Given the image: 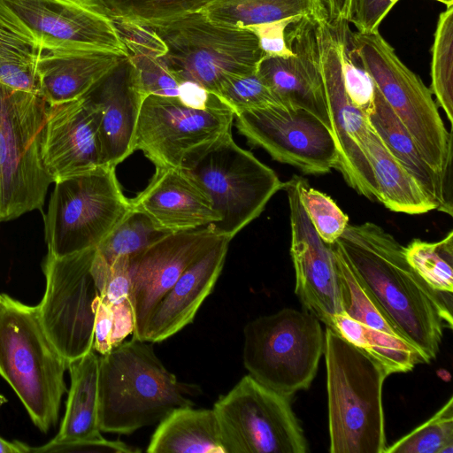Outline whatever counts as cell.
Listing matches in <instances>:
<instances>
[{"label": "cell", "instance_id": "f35d334b", "mask_svg": "<svg viewBox=\"0 0 453 453\" xmlns=\"http://www.w3.org/2000/svg\"><path fill=\"white\" fill-rule=\"evenodd\" d=\"M301 199L319 237L326 244L335 242L349 225L348 216L330 196L311 188L304 178L301 183Z\"/></svg>", "mask_w": 453, "mask_h": 453}, {"label": "cell", "instance_id": "5b68a950", "mask_svg": "<svg viewBox=\"0 0 453 453\" xmlns=\"http://www.w3.org/2000/svg\"><path fill=\"white\" fill-rule=\"evenodd\" d=\"M142 26L159 38L160 58L180 82L216 96L232 79L256 72L265 57L250 29L216 24L202 12Z\"/></svg>", "mask_w": 453, "mask_h": 453}, {"label": "cell", "instance_id": "9c48e42d", "mask_svg": "<svg viewBox=\"0 0 453 453\" xmlns=\"http://www.w3.org/2000/svg\"><path fill=\"white\" fill-rule=\"evenodd\" d=\"M349 35L365 68L425 160L437 173L451 178L452 134L444 126L431 90L379 31L349 29Z\"/></svg>", "mask_w": 453, "mask_h": 453}, {"label": "cell", "instance_id": "52a82bcc", "mask_svg": "<svg viewBox=\"0 0 453 453\" xmlns=\"http://www.w3.org/2000/svg\"><path fill=\"white\" fill-rule=\"evenodd\" d=\"M49 104L0 83V221L42 211L52 179L42 143Z\"/></svg>", "mask_w": 453, "mask_h": 453}, {"label": "cell", "instance_id": "c3c4849f", "mask_svg": "<svg viewBox=\"0 0 453 453\" xmlns=\"http://www.w3.org/2000/svg\"><path fill=\"white\" fill-rule=\"evenodd\" d=\"M31 453V447L27 444L12 441H9L0 437V453Z\"/></svg>", "mask_w": 453, "mask_h": 453}, {"label": "cell", "instance_id": "d6986e66", "mask_svg": "<svg viewBox=\"0 0 453 453\" xmlns=\"http://www.w3.org/2000/svg\"><path fill=\"white\" fill-rule=\"evenodd\" d=\"M317 22L301 18L291 23L287 39L293 54L287 58L264 57L257 72L282 104L307 110L330 128L315 32Z\"/></svg>", "mask_w": 453, "mask_h": 453}, {"label": "cell", "instance_id": "681fc988", "mask_svg": "<svg viewBox=\"0 0 453 453\" xmlns=\"http://www.w3.org/2000/svg\"><path fill=\"white\" fill-rule=\"evenodd\" d=\"M435 1L442 3L443 4L446 5V7L453 5V0H435Z\"/></svg>", "mask_w": 453, "mask_h": 453}, {"label": "cell", "instance_id": "7bdbcfd3", "mask_svg": "<svg viewBox=\"0 0 453 453\" xmlns=\"http://www.w3.org/2000/svg\"><path fill=\"white\" fill-rule=\"evenodd\" d=\"M399 0H351L349 23L357 32L372 33Z\"/></svg>", "mask_w": 453, "mask_h": 453}, {"label": "cell", "instance_id": "8fae6325", "mask_svg": "<svg viewBox=\"0 0 453 453\" xmlns=\"http://www.w3.org/2000/svg\"><path fill=\"white\" fill-rule=\"evenodd\" d=\"M224 453H306L290 398L243 376L212 408Z\"/></svg>", "mask_w": 453, "mask_h": 453}, {"label": "cell", "instance_id": "ab89813d", "mask_svg": "<svg viewBox=\"0 0 453 453\" xmlns=\"http://www.w3.org/2000/svg\"><path fill=\"white\" fill-rule=\"evenodd\" d=\"M217 96L234 114L249 109L281 104L257 71L232 79Z\"/></svg>", "mask_w": 453, "mask_h": 453}, {"label": "cell", "instance_id": "277c9868", "mask_svg": "<svg viewBox=\"0 0 453 453\" xmlns=\"http://www.w3.org/2000/svg\"><path fill=\"white\" fill-rule=\"evenodd\" d=\"M67 365L47 335L37 305L0 294V376L43 433L58 421Z\"/></svg>", "mask_w": 453, "mask_h": 453}, {"label": "cell", "instance_id": "1f68e13d", "mask_svg": "<svg viewBox=\"0 0 453 453\" xmlns=\"http://www.w3.org/2000/svg\"><path fill=\"white\" fill-rule=\"evenodd\" d=\"M329 328L379 362L388 375L406 372L418 364L426 363L422 353L407 340L371 328L343 311L334 316Z\"/></svg>", "mask_w": 453, "mask_h": 453}, {"label": "cell", "instance_id": "f1b7e54d", "mask_svg": "<svg viewBox=\"0 0 453 453\" xmlns=\"http://www.w3.org/2000/svg\"><path fill=\"white\" fill-rule=\"evenodd\" d=\"M366 152L379 190V201L392 211L422 214L436 210L416 180L391 155L370 125Z\"/></svg>", "mask_w": 453, "mask_h": 453}, {"label": "cell", "instance_id": "30bf717a", "mask_svg": "<svg viewBox=\"0 0 453 453\" xmlns=\"http://www.w3.org/2000/svg\"><path fill=\"white\" fill-rule=\"evenodd\" d=\"M54 183L44 214L45 242L51 255L96 248L131 210L113 166L100 165Z\"/></svg>", "mask_w": 453, "mask_h": 453}, {"label": "cell", "instance_id": "f6af8a7d", "mask_svg": "<svg viewBox=\"0 0 453 453\" xmlns=\"http://www.w3.org/2000/svg\"><path fill=\"white\" fill-rule=\"evenodd\" d=\"M112 312L109 304L98 296L96 300V312L93 327V350L100 356L112 349Z\"/></svg>", "mask_w": 453, "mask_h": 453}, {"label": "cell", "instance_id": "9a60e30c", "mask_svg": "<svg viewBox=\"0 0 453 453\" xmlns=\"http://www.w3.org/2000/svg\"><path fill=\"white\" fill-rule=\"evenodd\" d=\"M234 118L239 132L274 160L308 174H324L336 167L331 129L307 110L278 104L245 110Z\"/></svg>", "mask_w": 453, "mask_h": 453}, {"label": "cell", "instance_id": "603a6c76", "mask_svg": "<svg viewBox=\"0 0 453 453\" xmlns=\"http://www.w3.org/2000/svg\"><path fill=\"white\" fill-rule=\"evenodd\" d=\"M230 241L223 237L180 275L150 312L142 341L164 342L193 322L222 272Z\"/></svg>", "mask_w": 453, "mask_h": 453}, {"label": "cell", "instance_id": "d590c367", "mask_svg": "<svg viewBox=\"0 0 453 453\" xmlns=\"http://www.w3.org/2000/svg\"><path fill=\"white\" fill-rule=\"evenodd\" d=\"M431 92L453 123V5L441 12L434 37Z\"/></svg>", "mask_w": 453, "mask_h": 453}, {"label": "cell", "instance_id": "b9f144b4", "mask_svg": "<svg viewBox=\"0 0 453 453\" xmlns=\"http://www.w3.org/2000/svg\"><path fill=\"white\" fill-rule=\"evenodd\" d=\"M301 18L258 24L248 27L257 38L265 57L287 58L293 54L287 39L288 26Z\"/></svg>", "mask_w": 453, "mask_h": 453}, {"label": "cell", "instance_id": "3957f363", "mask_svg": "<svg viewBox=\"0 0 453 453\" xmlns=\"http://www.w3.org/2000/svg\"><path fill=\"white\" fill-rule=\"evenodd\" d=\"M328 428L331 453H384L387 446L383 366L326 327Z\"/></svg>", "mask_w": 453, "mask_h": 453}, {"label": "cell", "instance_id": "bcb514c9", "mask_svg": "<svg viewBox=\"0 0 453 453\" xmlns=\"http://www.w3.org/2000/svg\"><path fill=\"white\" fill-rule=\"evenodd\" d=\"M109 305L112 312L111 344L115 348L122 343L129 334H133L135 320L130 299Z\"/></svg>", "mask_w": 453, "mask_h": 453}, {"label": "cell", "instance_id": "ee69618b", "mask_svg": "<svg viewBox=\"0 0 453 453\" xmlns=\"http://www.w3.org/2000/svg\"><path fill=\"white\" fill-rule=\"evenodd\" d=\"M42 452H108V453H134L141 449L120 441H109L103 436L97 439L75 441L65 444L48 446L46 444L34 448L31 453Z\"/></svg>", "mask_w": 453, "mask_h": 453}, {"label": "cell", "instance_id": "7a4b0ae2", "mask_svg": "<svg viewBox=\"0 0 453 453\" xmlns=\"http://www.w3.org/2000/svg\"><path fill=\"white\" fill-rule=\"evenodd\" d=\"M196 384L180 381L151 342L132 337L99 356L98 422L101 432L131 434L159 423L180 407L194 406Z\"/></svg>", "mask_w": 453, "mask_h": 453}, {"label": "cell", "instance_id": "484cf974", "mask_svg": "<svg viewBox=\"0 0 453 453\" xmlns=\"http://www.w3.org/2000/svg\"><path fill=\"white\" fill-rule=\"evenodd\" d=\"M99 356L92 349L68 363L71 385L58 434L46 445L102 437L98 422Z\"/></svg>", "mask_w": 453, "mask_h": 453}, {"label": "cell", "instance_id": "4fadbf2b", "mask_svg": "<svg viewBox=\"0 0 453 453\" xmlns=\"http://www.w3.org/2000/svg\"><path fill=\"white\" fill-rule=\"evenodd\" d=\"M234 113L216 95L204 104L178 96L144 97L134 134L140 150L156 168L180 167L191 150L231 130Z\"/></svg>", "mask_w": 453, "mask_h": 453}, {"label": "cell", "instance_id": "e575fe53", "mask_svg": "<svg viewBox=\"0 0 453 453\" xmlns=\"http://www.w3.org/2000/svg\"><path fill=\"white\" fill-rule=\"evenodd\" d=\"M404 255L413 270L434 290L453 292V231L441 241L414 239L404 247Z\"/></svg>", "mask_w": 453, "mask_h": 453}, {"label": "cell", "instance_id": "ba28073f", "mask_svg": "<svg viewBox=\"0 0 453 453\" xmlns=\"http://www.w3.org/2000/svg\"><path fill=\"white\" fill-rule=\"evenodd\" d=\"M325 333L307 311L285 308L250 320L243 329L242 360L249 374L291 398L313 381Z\"/></svg>", "mask_w": 453, "mask_h": 453}, {"label": "cell", "instance_id": "7402d4cb", "mask_svg": "<svg viewBox=\"0 0 453 453\" xmlns=\"http://www.w3.org/2000/svg\"><path fill=\"white\" fill-rule=\"evenodd\" d=\"M131 208L170 232L191 230L219 220L200 185L180 167L156 168L147 187L130 200Z\"/></svg>", "mask_w": 453, "mask_h": 453}, {"label": "cell", "instance_id": "74e56055", "mask_svg": "<svg viewBox=\"0 0 453 453\" xmlns=\"http://www.w3.org/2000/svg\"><path fill=\"white\" fill-rule=\"evenodd\" d=\"M215 0H103L113 16L140 25L168 21L203 11Z\"/></svg>", "mask_w": 453, "mask_h": 453}, {"label": "cell", "instance_id": "ac0fdd59", "mask_svg": "<svg viewBox=\"0 0 453 453\" xmlns=\"http://www.w3.org/2000/svg\"><path fill=\"white\" fill-rule=\"evenodd\" d=\"M223 237L210 226L173 232L129 257L134 338L141 340L150 312L180 275Z\"/></svg>", "mask_w": 453, "mask_h": 453}, {"label": "cell", "instance_id": "4dcf8cb0", "mask_svg": "<svg viewBox=\"0 0 453 453\" xmlns=\"http://www.w3.org/2000/svg\"><path fill=\"white\" fill-rule=\"evenodd\" d=\"M201 12L216 24L235 28L292 18L326 19L321 0H215Z\"/></svg>", "mask_w": 453, "mask_h": 453}, {"label": "cell", "instance_id": "7dc6e473", "mask_svg": "<svg viewBox=\"0 0 453 453\" xmlns=\"http://www.w3.org/2000/svg\"><path fill=\"white\" fill-rule=\"evenodd\" d=\"M351 0H321L326 19L332 24L347 21Z\"/></svg>", "mask_w": 453, "mask_h": 453}, {"label": "cell", "instance_id": "e0dca14e", "mask_svg": "<svg viewBox=\"0 0 453 453\" xmlns=\"http://www.w3.org/2000/svg\"><path fill=\"white\" fill-rule=\"evenodd\" d=\"M303 177L284 182L291 226L290 254L295 269V292L305 311L326 327L342 312L333 253L312 226L301 199Z\"/></svg>", "mask_w": 453, "mask_h": 453}, {"label": "cell", "instance_id": "44dd1931", "mask_svg": "<svg viewBox=\"0 0 453 453\" xmlns=\"http://www.w3.org/2000/svg\"><path fill=\"white\" fill-rule=\"evenodd\" d=\"M99 114L98 140L102 165L116 167L134 151V134L145 97L127 57L84 96Z\"/></svg>", "mask_w": 453, "mask_h": 453}, {"label": "cell", "instance_id": "6da1fadb", "mask_svg": "<svg viewBox=\"0 0 453 453\" xmlns=\"http://www.w3.org/2000/svg\"><path fill=\"white\" fill-rule=\"evenodd\" d=\"M353 270L403 337L426 363L452 328V294L431 288L413 270L404 247L379 225H348L337 240Z\"/></svg>", "mask_w": 453, "mask_h": 453}, {"label": "cell", "instance_id": "2e32d148", "mask_svg": "<svg viewBox=\"0 0 453 453\" xmlns=\"http://www.w3.org/2000/svg\"><path fill=\"white\" fill-rule=\"evenodd\" d=\"M29 28L45 50H127L103 0H0Z\"/></svg>", "mask_w": 453, "mask_h": 453}, {"label": "cell", "instance_id": "60d3db41", "mask_svg": "<svg viewBox=\"0 0 453 453\" xmlns=\"http://www.w3.org/2000/svg\"><path fill=\"white\" fill-rule=\"evenodd\" d=\"M90 270L99 296L104 303L113 304L130 299L129 257L121 256L109 263L96 248Z\"/></svg>", "mask_w": 453, "mask_h": 453}, {"label": "cell", "instance_id": "f546056e", "mask_svg": "<svg viewBox=\"0 0 453 453\" xmlns=\"http://www.w3.org/2000/svg\"><path fill=\"white\" fill-rule=\"evenodd\" d=\"M113 19L145 96L179 97L183 82L161 59L165 48L159 38L145 26L117 16H113Z\"/></svg>", "mask_w": 453, "mask_h": 453}, {"label": "cell", "instance_id": "d6a6232c", "mask_svg": "<svg viewBox=\"0 0 453 453\" xmlns=\"http://www.w3.org/2000/svg\"><path fill=\"white\" fill-rule=\"evenodd\" d=\"M329 245L334 257L342 311L371 328L405 339L358 278L337 241Z\"/></svg>", "mask_w": 453, "mask_h": 453}, {"label": "cell", "instance_id": "8992f818", "mask_svg": "<svg viewBox=\"0 0 453 453\" xmlns=\"http://www.w3.org/2000/svg\"><path fill=\"white\" fill-rule=\"evenodd\" d=\"M180 168L210 197L219 220L209 225L229 238L257 219L282 182L276 173L236 144L231 130L188 152Z\"/></svg>", "mask_w": 453, "mask_h": 453}, {"label": "cell", "instance_id": "cb8c5ba5", "mask_svg": "<svg viewBox=\"0 0 453 453\" xmlns=\"http://www.w3.org/2000/svg\"><path fill=\"white\" fill-rule=\"evenodd\" d=\"M124 57L110 51L45 50L37 65L40 96L50 105L80 99Z\"/></svg>", "mask_w": 453, "mask_h": 453}, {"label": "cell", "instance_id": "8d00e7d4", "mask_svg": "<svg viewBox=\"0 0 453 453\" xmlns=\"http://www.w3.org/2000/svg\"><path fill=\"white\" fill-rule=\"evenodd\" d=\"M384 453H453V397L427 421L388 446Z\"/></svg>", "mask_w": 453, "mask_h": 453}, {"label": "cell", "instance_id": "5bb4252c", "mask_svg": "<svg viewBox=\"0 0 453 453\" xmlns=\"http://www.w3.org/2000/svg\"><path fill=\"white\" fill-rule=\"evenodd\" d=\"M342 22L318 21L315 32L326 97L330 128L338 153L336 169L358 194L379 201V190L366 152L367 114L349 98L343 81Z\"/></svg>", "mask_w": 453, "mask_h": 453}, {"label": "cell", "instance_id": "836d02e7", "mask_svg": "<svg viewBox=\"0 0 453 453\" xmlns=\"http://www.w3.org/2000/svg\"><path fill=\"white\" fill-rule=\"evenodd\" d=\"M170 232L159 227L145 213L131 210L96 247V251L109 263L121 256L132 257Z\"/></svg>", "mask_w": 453, "mask_h": 453}, {"label": "cell", "instance_id": "d4e9b609", "mask_svg": "<svg viewBox=\"0 0 453 453\" xmlns=\"http://www.w3.org/2000/svg\"><path fill=\"white\" fill-rule=\"evenodd\" d=\"M367 117L370 125L391 155L416 180L436 205V210L452 216L451 179L437 173L425 160L411 135L388 105L378 87L373 105Z\"/></svg>", "mask_w": 453, "mask_h": 453}, {"label": "cell", "instance_id": "7c38bea8", "mask_svg": "<svg viewBox=\"0 0 453 453\" xmlns=\"http://www.w3.org/2000/svg\"><path fill=\"white\" fill-rule=\"evenodd\" d=\"M96 248L65 256L47 253L43 263L45 291L37 305L50 340L69 363L93 349L96 300L91 274Z\"/></svg>", "mask_w": 453, "mask_h": 453}, {"label": "cell", "instance_id": "4316f807", "mask_svg": "<svg viewBox=\"0 0 453 453\" xmlns=\"http://www.w3.org/2000/svg\"><path fill=\"white\" fill-rule=\"evenodd\" d=\"M149 453H224L212 409L180 407L162 419L150 437Z\"/></svg>", "mask_w": 453, "mask_h": 453}, {"label": "cell", "instance_id": "83f0119b", "mask_svg": "<svg viewBox=\"0 0 453 453\" xmlns=\"http://www.w3.org/2000/svg\"><path fill=\"white\" fill-rule=\"evenodd\" d=\"M44 52L33 32L0 4V83L40 96L37 65Z\"/></svg>", "mask_w": 453, "mask_h": 453}, {"label": "cell", "instance_id": "ffe728a7", "mask_svg": "<svg viewBox=\"0 0 453 453\" xmlns=\"http://www.w3.org/2000/svg\"><path fill=\"white\" fill-rule=\"evenodd\" d=\"M99 114L84 97L48 106L42 161L53 182L102 165Z\"/></svg>", "mask_w": 453, "mask_h": 453}]
</instances>
